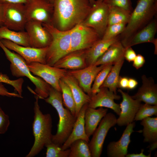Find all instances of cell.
Listing matches in <instances>:
<instances>
[{"mask_svg": "<svg viewBox=\"0 0 157 157\" xmlns=\"http://www.w3.org/2000/svg\"><path fill=\"white\" fill-rule=\"evenodd\" d=\"M0 47L10 63V68L12 75L17 77H27L35 86L34 94L39 99H44L47 98L51 86L41 78L35 76L30 71L25 60L18 54L6 47L0 40Z\"/></svg>", "mask_w": 157, "mask_h": 157, "instance_id": "cell-5", "label": "cell"}, {"mask_svg": "<svg viewBox=\"0 0 157 157\" xmlns=\"http://www.w3.org/2000/svg\"><path fill=\"white\" fill-rule=\"evenodd\" d=\"M124 57H123L114 64L100 88H107L110 90L117 94L119 74L124 62Z\"/></svg>", "mask_w": 157, "mask_h": 157, "instance_id": "cell-28", "label": "cell"}, {"mask_svg": "<svg viewBox=\"0 0 157 157\" xmlns=\"http://www.w3.org/2000/svg\"><path fill=\"white\" fill-rule=\"evenodd\" d=\"M59 85L61 90L63 104L75 117V104L70 88L62 78L60 80Z\"/></svg>", "mask_w": 157, "mask_h": 157, "instance_id": "cell-32", "label": "cell"}, {"mask_svg": "<svg viewBox=\"0 0 157 157\" xmlns=\"http://www.w3.org/2000/svg\"><path fill=\"white\" fill-rule=\"evenodd\" d=\"M119 40V36L109 40L101 38L86 49L85 58L87 66L94 65L111 44Z\"/></svg>", "mask_w": 157, "mask_h": 157, "instance_id": "cell-24", "label": "cell"}, {"mask_svg": "<svg viewBox=\"0 0 157 157\" xmlns=\"http://www.w3.org/2000/svg\"><path fill=\"white\" fill-rule=\"evenodd\" d=\"M144 57L140 54H138L133 60V66L137 69L142 67L145 63Z\"/></svg>", "mask_w": 157, "mask_h": 157, "instance_id": "cell-42", "label": "cell"}, {"mask_svg": "<svg viewBox=\"0 0 157 157\" xmlns=\"http://www.w3.org/2000/svg\"><path fill=\"white\" fill-rule=\"evenodd\" d=\"M124 57L129 62L133 61L136 56V54L131 47L125 48Z\"/></svg>", "mask_w": 157, "mask_h": 157, "instance_id": "cell-40", "label": "cell"}, {"mask_svg": "<svg viewBox=\"0 0 157 157\" xmlns=\"http://www.w3.org/2000/svg\"><path fill=\"white\" fill-rule=\"evenodd\" d=\"M131 13L121 8L109 6L108 26L113 24L122 23L127 24L129 20Z\"/></svg>", "mask_w": 157, "mask_h": 157, "instance_id": "cell-31", "label": "cell"}, {"mask_svg": "<svg viewBox=\"0 0 157 157\" xmlns=\"http://www.w3.org/2000/svg\"><path fill=\"white\" fill-rule=\"evenodd\" d=\"M10 124L8 116L0 106V134H3L8 130Z\"/></svg>", "mask_w": 157, "mask_h": 157, "instance_id": "cell-39", "label": "cell"}, {"mask_svg": "<svg viewBox=\"0 0 157 157\" xmlns=\"http://www.w3.org/2000/svg\"><path fill=\"white\" fill-rule=\"evenodd\" d=\"M47 147L46 157H69L70 149L63 150L61 146L52 142L45 146Z\"/></svg>", "mask_w": 157, "mask_h": 157, "instance_id": "cell-36", "label": "cell"}, {"mask_svg": "<svg viewBox=\"0 0 157 157\" xmlns=\"http://www.w3.org/2000/svg\"><path fill=\"white\" fill-rule=\"evenodd\" d=\"M144 150L142 149L141 152L139 154H127L126 156V157H150L151 156V153H150L147 155H145L143 153Z\"/></svg>", "mask_w": 157, "mask_h": 157, "instance_id": "cell-46", "label": "cell"}, {"mask_svg": "<svg viewBox=\"0 0 157 157\" xmlns=\"http://www.w3.org/2000/svg\"><path fill=\"white\" fill-rule=\"evenodd\" d=\"M117 118L111 113H107L100 122L88 144L92 157H99L101 154L103 145L109 129L117 124Z\"/></svg>", "mask_w": 157, "mask_h": 157, "instance_id": "cell-9", "label": "cell"}, {"mask_svg": "<svg viewBox=\"0 0 157 157\" xmlns=\"http://www.w3.org/2000/svg\"><path fill=\"white\" fill-rule=\"evenodd\" d=\"M157 30V20L156 17L144 27L136 33L129 40L124 47L146 42L153 43L157 47V39L155 36Z\"/></svg>", "mask_w": 157, "mask_h": 157, "instance_id": "cell-20", "label": "cell"}, {"mask_svg": "<svg viewBox=\"0 0 157 157\" xmlns=\"http://www.w3.org/2000/svg\"><path fill=\"white\" fill-rule=\"evenodd\" d=\"M118 91L121 94L122 100L119 104L121 111L117 119V124L119 126H126L134 121L141 102L133 99L131 96L119 88Z\"/></svg>", "mask_w": 157, "mask_h": 157, "instance_id": "cell-15", "label": "cell"}, {"mask_svg": "<svg viewBox=\"0 0 157 157\" xmlns=\"http://www.w3.org/2000/svg\"><path fill=\"white\" fill-rule=\"evenodd\" d=\"M88 104H84L80 109L76 118L72 130L69 136L61 146L63 150L69 148L74 141L81 139L89 142V138L87 135L85 129L84 115Z\"/></svg>", "mask_w": 157, "mask_h": 157, "instance_id": "cell-22", "label": "cell"}, {"mask_svg": "<svg viewBox=\"0 0 157 157\" xmlns=\"http://www.w3.org/2000/svg\"><path fill=\"white\" fill-rule=\"evenodd\" d=\"M62 79L67 84L72 91L76 105V117L82 106L90 102L91 97L84 92L76 80L67 73Z\"/></svg>", "mask_w": 157, "mask_h": 157, "instance_id": "cell-23", "label": "cell"}, {"mask_svg": "<svg viewBox=\"0 0 157 157\" xmlns=\"http://www.w3.org/2000/svg\"><path fill=\"white\" fill-rule=\"evenodd\" d=\"M89 1L92 6L95 3L96 1L95 0H89Z\"/></svg>", "mask_w": 157, "mask_h": 157, "instance_id": "cell-49", "label": "cell"}, {"mask_svg": "<svg viewBox=\"0 0 157 157\" xmlns=\"http://www.w3.org/2000/svg\"><path fill=\"white\" fill-rule=\"evenodd\" d=\"M120 97L108 88L101 87L96 94L91 97L88 106L94 108L100 107L109 108L119 115L121 111L119 104L115 103L114 100H119Z\"/></svg>", "mask_w": 157, "mask_h": 157, "instance_id": "cell-17", "label": "cell"}, {"mask_svg": "<svg viewBox=\"0 0 157 157\" xmlns=\"http://www.w3.org/2000/svg\"><path fill=\"white\" fill-rule=\"evenodd\" d=\"M34 106L32 129L34 144L26 157H33L38 154L47 144L52 142V120L51 115L44 114L40 110L38 97L36 95Z\"/></svg>", "mask_w": 157, "mask_h": 157, "instance_id": "cell-4", "label": "cell"}, {"mask_svg": "<svg viewBox=\"0 0 157 157\" xmlns=\"http://www.w3.org/2000/svg\"><path fill=\"white\" fill-rule=\"evenodd\" d=\"M52 24L62 31L69 30L82 23L92 6L89 0H53Z\"/></svg>", "mask_w": 157, "mask_h": 157, "instance_id": "cell-1", "label": "cell"}, {"mask_svg": "<svg viewBox=\"0 0 157 157\" xmlns=\"http://www.w3.org/2000/svg\"><path fill=\"white\" fill-rule=\"evenodd\" d=\"M144 142L152 143L157 142V117H148L142 120Z\"/></svg>", "mask_w": 157, "mask_h": 157, "instance_id": "cell-29", "label": "cell"}, {"mask_svg": "<svg viewBox=\"0 0 157 157\" xmlns=\"http://www.w3.org/2000/svg\"><path fill=\"white\" fill-rule=\"evenodd\" d=\"M107 111V108L102 107L96 109L88 106L84 115V122L85 131L88 138L92 135Z\"/></svg>", "mask_w": 157, "mask_h": 157, "instance_id": "cell-25", "label": "cell"}, {"mask_svg": "<svg viewBox=\"0 0 157 157\" xmlns=\"http://www.w3.org/2000/svg\"><path fill=\"white\" fill-rule=\"evenodd\" d=\"M126 24V23H122L108 26L101 38L109 40L117 37L124 31Z\"/></svg>", "mask_w": 157, "mask_h": 157, "instance_id": "cell-34", "label": "cell"}, {"mask_svg": "<svg viewBox=\"0 0 157 157\" xmlns=\"http://www.w3.org/2000/svg\"><path fill=\"white\" fill-rule=\"evenodd\" d=\"M0 95L9 97L23 98L22 96H21L18 93L9 92L1 83H0Z\"/></svg>", "mask_w": 157, "mask_h": 157, "instance_id": "cell-41", "label": "cell"}, {"mask_svg": "<svg viewBox=\"0 0 157 157\" xmlns=\"http://www.w3.org/2000/svg\"><path fill=\"white\" fill-rule=\"evenodd\" d=\"M24 6L27 21L52 24L53 6L49 0H29Z\"/></svg>", "mask_w": 157, "mask_h": 157, "instance_id": "cell-10", "label": "cell"}, {"mask_svg": "<svg viewBox=\"0 0 157 157\" xmlns=\"http://www.w3.org/2000/svg\"><path fill=\"white\" fill-rule=\"evenodd\" d=\"M138 84L137 80L135 79L132 78H129L127 89L133 90L135 88Z\"/></svg>", "mask_w": 157, "mask_h": 157, "instance_id": "cell-44", "label": "cell"}, {"mask_svg": "<svg viewBox=\"0 0 157 157\" xmlns=\"http://www.w3.org/2000/svg\"><path fill=\"white\" fill-rule=\"evenodd\" d=\"M135 123L133 122L126 126L120 138L117 141L110 142L107 148V154L109 157H124L128 154V149L131 142L130 136L134 132Z\"/></svg>", "mask_w": 157, "mask_h": 157, "instance_id": "cell-18", "label": "cell"}, {"mask_svg": "<svg viewBox=\"0 0 157 157\" xmlns=\"http://www.w3.org/2000/svg\"><path fill=\"white\" fill-rule=\"evenodd\" d=\"M104 0H97V1L98 2H102Z\"/></svg>", "mask_w": 157, "mask_h": 157, "instance_id": "cell-50", "label": "cell"}, {"mask_svg": "<svg viewBox=\"0 0 157 157\" xmlns=\"http://www.w3.org/2000/svg\"><path fill=\"white\" fill-rule=\"evenodd\" d=\"M29 0H0L2 4L6 3H22L25 4Z\"/></svg>", "mask_w": 157, "mask_h": 157, "instance_id": "cell-45", "label": "cell"}, {"mask_svg": "<svg viewBox=\"0 0 157 157\" xmlns=\"http://www.w3.org/2000/svg\"><path fill=\"white\" fill-rule=\"evenodd\" d=\"M49 1L51 3H53V0H49Z\"/></svg>", "mask_w": 157, "mask_h": 157, "instance_id": "cell-51", "label": "cell"}, {"mask_svg": "<svg viewBox=\"0 0 157 157\" xmlns=\"http://www.w3.org/2000/svg\"><path fill=\"white\" fill-rule=\"evenodd\" d=\"M0 40L6 47L20 55L26 63L37 62L46 64V57L48 47L41 48H35L19 45L5 39Z\"/></svg>", "mask_w": 157, "mask_h": 157, "instance_id": "cell-13", "label": "cell"}, {"mask_svg": "<svg viewBox=\"0 0 157 157\" xmlns=\"http://www.w3.org/2000/svg\"><path fill=\"white\" fill-rule=\"evenodd\" d=\"M125 48L119 40L111 44L94 65H114L124 57Z\"/></svg>", "mask_w": 157, "mask_h": 157, "instance_id": "cell-26", "label": "cell"}, {"mask_svg": "<svg viewBox=\"0 0 157 157\" xmlns=\"http://www.w3.org/2000/svg\"><path fill=\"white\" fill-rule=\"evenodd\" d=\"M5 39L17 44L30 47L28 35L26 31H17L10 29L2 25L0 26V40Z\"/></svg>", "mask_w": 157, "mask_h": 157, "instance_id": "cell-27", "label": "cell"}, {"mask_svg": "<svg viewBox=\"0 0 157 157\" xmlns=\"http://www.w3.org/2000/svg\"><path fill=\"white\" fill-rule=\"evenodd\" d=\"M24 82V80L22 78L12 80L6 74L0 73V83H3L11 85L20 96H22V87Z\"/></svg>", "mask_w": 157, "mask_h": 157, "instance_id": "cell-37", "label": "cell"}, {"mask_svg": "<svg viewBox=\"0 0 157 157\" xmlns=\"http://www.w3.org/2000/svg\"><path fill=\"white\" fill-rule=\"evenodd\" d=\"M157 0H138L129 20L119 38L124 47L130 38L156 17Z\"/></svg>", "mask_w": 157, "mask_h": 157, "instance_id": "cell-2", "label": "cell"}, {"mask_svg": "<svg viewBox=\"0 0 157 157\" xmlns=\"http://www.w3.org/2000/svg\"><path fill=\"white\" fill-rule=\"evenodd\" d=\"M113 66V65L111 64L106 65L97 74L92 86L91 97L95 95L99 91L100 87L104 83Z\"/></svg>", "mask_w": 157, "mask_h": 157, "instance_id": "cell-33", "label": "cell"}, {"mask_svg": "<svg viewBox=\"0 0 157 157\" xmlns=\"http://www.w3.org/2000/svg\"><path fill=\"white\" fill-rule=\"evenodd\" d=\"M154 115H157V105L141 104L136 114L134 121L142 120Z\"/></svg>", "mask_w": 157, "mask_h": 157, "instance_id": "cell-35", "label": "cell"}, {"mask_svg": "<svg viewBox=\"0 0 157 157\" xmlns=\"http://www.w3.org/2000/svg\"><path fill=\"white\" fill-rule=\"evenodd\" d=\"M149 147V150L151 151L155 150L157 148V142L151 143Z\"/></svg>", "mask_w": 157, "mask_h": 157, "instance_id": "cell-48", "label": "cell"}, {"mask_svg": "<svg viewBox=\"0 0 157 157\" xmlns=\"http://www.w3.org/2000/svg\"><path fill=\"white\" fill-rule=\"evenodd\" d=\"M50 34L52 40L48 47L46 57V64L51 66L70 52V30L62 31L52 24H42Z\"/></svg>", "mask_w": 157, "mask_h": 157, "instance_id": "cell-6", "label": "cell"}, {"mask_svg": "<svg viewBox=\"0 0 157 157\" xmlns=\"http://www.w3.org/2000/svg\"><path fill=\"white\" fill-rule=\"evenodd\" d=\"M109 10L108 5L96 1L82 23L94 29L101 38L108 26Z\"/></svg>", "mask_w": 157, "mask_h": 157, "instance_id": "cell-12", "label": "cell"}, {"mask_svg": "<svg viewBox=\"0 0 157 157\" xmlns=\"http://www.w3.org/2000/svg\"><path fill=\"white\" fill-rule=\"evenodd\" d=\"M103 2L109 6L121 8L130 13L133 10L131 0H104Z\"/></svg>", "mask_w": 157, "mask_h": 157, "instance_id": "cell-38", "label": "cell"}, {"mask_svg": "<svg viewBox=\"0 0 157 157\" xmlns=\"http://www.w3.org/2000/svg\"><path fill=\"white\" fill-rule=\"evenodd\" d=\"M142 84L132 98L143 101L145 104L157 105V87L152 77L148 78L145 75L141 76Z\"/></svg>", "mask_w": 157, "mask_h": 157, "instance_id": "cell-19", "label": "cell"}, {"mask_svg": "<svg viewBox=\"0 0 157 157\" xmlns=\"http://www.w3.org/2000/svg\"><path fill=\"white\" fill-rule=\"evenodd\" d=\"M26 64L33 74L41 78L52 87L61 92L59 81L67 73V70L39 63Z\"/></svg>", "mask_w": 157, "mask_h": 157, "instance_id": "cell-11", "label": "cell"}, {"mask_svg": "<svg viewBox=\"0 0 157 157\" xmlns=\"http://www.w3.org/2000/svg\"><path fill=\"white\" fill-rule=\"evenodd\" d=\"M105 65H93L81 69L67 71V73L74 78L83 91L91 97L92 83L97 74Z\"/></svg>", "mask_w": 157, "mask_h": 157, "instance_id": "cell-16", "label": "cell"}, {"mask_svg": "<svg viewBox=\"0 0 157 157\" xmlns=\"http://www.w3.org/2000/svg\"><path fill=\"white\" fill-rule=\"evenodd\" d=\"M25 29L29 37L31 47L44 48L48 47L51 43V35L41 22L34 21H28Z\"/></svg>", "mask_w": 157, "mask_h": 157, "instance_id": "cell-14", "label": "cell"}, {"mask_svg": "<svg viewBox=\"0 0 157 157\" xmlns=\"http://www.w3.org/2000/svg\"><path fill=\"white\" fill-rule=\"evenodd\" d=\"M3 25V4L0 3V26Z\"/></svg>", "mask_w": 157, "mask_h": 157, "instance_id": "cell-47", "label": "cell"}, {"mask_svg": "<svg viewBox=\"0 0 157 157\" xmlns=\"http://www.w3.org/2000/svg\"><path fill=\"white\" fill-rule=\"evenodd\" d=\"M86 50L76 51L69 53L58 60L53 66L57 68L75 70L87 66L86 61Z\"/></svg>", "mask_w": 157, "mask_h": 157, "instance_id": "cell-21", "label": "cell"}, {"mask_svg": "<svg viewBox=\"0 0 157 157\" xmlns=\"http://www.w3.org/2000/svg\"></svg>", "mask_w": 157, "mask_h": 157, "instance_id": "cell-52", "label": "cell"}, {"mask_svg": "<svg viewBox=\"0 0 157 157\" xmlns=\"http://www.w3.org/2000/svg\"><path fill=\"white\" fill-rule=\"evenodd\" d=\"M129 78L126 77L119 76L118 82V88L127 89Z\"/></svg>", "mask_w": 157, "mask_h": 157, "instance_id": "cell-43", "label": "cell"}, {"mask_svg": "<svg viewBox=\"0 0 157 157\" xmlns=\"http://www.w3.org/2000/svg\"><path fill=\"white\" fill-rule=\"evenodd\" d=\"M88 143L81 139L74 141L70 146L69 157H91Z\"/></svg>", "mask_w": 157, "mask_h": 157, "instance_id": "cell-30", "label": "cell"}, {"mask_svg": "<svg viewBox=\"0 0 157 157\" xmlns=\"http://www.w3.org/2000/svg\"><path fill=\"white\" fill-rule=\"evenodd\" d=\"M70 31V52L86 50L101 38L94 29L82 23L75 26Z\"/></svg>", "mask_w": 157, "mask_h": 157, "instance_id": "cell-7", "label": "cell"}, {"mask_svg": "<svg viewBox=\"0 0 157 157\" xmlns=\"http://www.w3.org/2000/svg\"><path fill=\"white\" fill-rule=\"evenodd\" d=\"M2 4L3 25L15 31H24L27 22L24 4L15 3Z\"/></svg>", "mask_w": 157, "mask_h": 157, "instance_id": "cell-8", "label": "cell"}, {"mask_svg": "<svg viewBox=\"0 0 157 157\" xmlns=\"http://www.w3.org/2000/svg\"><path fill=\"white\" fill-rule=\"evenodd\" d=\"M44 99L56 109L58 114L57 131L53 135L52 142L61 146L71 134L76 118L64 107L61 92L51 86L48 97Z\"/></svg>", "mask_w": 157, "mask_h": 157, "instance_id": "cell-3", "label": "cell"}]
</instances>
